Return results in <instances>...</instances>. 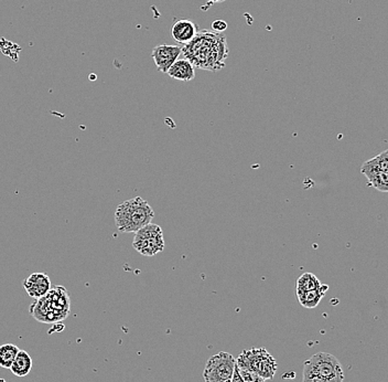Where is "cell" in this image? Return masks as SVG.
Returning a JSON list of instances; mask_svg holds the SVG:
<instances>
[{
	"label": "cell",
	"instance_id": "ac0fdd59",
	"mask_svg": "<svg viewBox=\"0 0 388 382\" xmlns=\"http://www.w3.org/2000/svg\"><path fill=\"white\" fill-rule=\"evenodd\" d=\"M237 366V365H236ZM239 374L244 382H265L264 378L260 377V374L249 370V369L244 368V367L237 366Z\"/></svg>",
	"mask_w": 388,
	"mask_h": 382
},
{
	"label": "cell",
	"instance_id": "9a60e30c",
	"mask_svg": "<svg viewBox=\"0 0 388 382\" xmlns=\"http://www.w3.org/2000/svg\"><path fill=\"white\" fill-rule=\"evenodd\" d=\"M321 285V282L319 281L316 275L310 272L303 273L297 280V294L314 291Z\"/></svg>",
	"mask_w": 388,
	"mask_h": 382
},
{
	"label": "cell",
	"instance_id": "e0dca14e",
	"mask_svg": "<svg viewBox=\"0 0 388 382\" xmlns=\"http://www.w3.org/2000/svg\"><path fill=\"white\" fill-rule=\"evenodd\" d=\"M365 177L369 186L373 187L380 192H388V172H375Z\"/></svg>",
	"mask_w": 388,
	"mask_h": 382
},
{
	"label": "cell",
	"instance_id": "3957f363",
	"mask_svg": "<svg viewBox=\"0 0 388 382\" xmlns=\"http://www.w3.org/2000/svg\"><path fill=\"white\" fill-rule=\"evenodd\" d=\"M155 218L153 208L140 197L126 200L115 211V224L123 233L137 232Z\"/></svg>",
	"mask_w": 388,
	"mask_h": 382
},
{
	"label": "cell",
	"instance_id": "9c48e42d",
	"mask_svg": "<svg viewBox=\"0 0 388 382\" xmlns=\"http://www.w3.org/2000/svg\"><path fill=\"white\" fill-rule=\"evenodd\" d=\"M24 288L30 297L35 299H41L51 290V279L46 273H33L24 281Z\"/></svg>",
	"mask_w": 388,
	"mask_h": 382
},
{
	"label": "cell",
	"instance_id": "8992f818",
	"mask_svg": "<svg viewBox=\"0 0 388 382\" xmlns=\"http://www.w3.org/2000/svg\"><path fill=\"white\" fill-rule=\"evenodd\" d=\"M133 247L138 254L155 256L165 249L164 232L158 224H149L135 232Z\"/></svg>",
	"mask_w": 388,
	"mask_h": 382
},
{
	"label": "cell",
	"instance_id": "ffe728a7",
	"mask_svg": "<svg viewBox=\"0 0 388 382\" xmlns=\"http://www.w3.org/2000/svg\"><path fill=\"white\" fill-rule=\"evenodd\" d=\"M212 29L215 33H224L228 29V22L224 20L217 19L212 24Z\"/></svg>",
	"mask_w": 388,
	"mask_h": 382
},
{
	"label": "cell",
	"instance_id": "277c9868",
	"mask_svg": "<svg viewBox=\"0 0 388 382\" xmlns=\"http://www.w3.org/2000/svg\"><path fill=\"white\" fill-rule=\"evenodd\" d=\"M236 365L260 374L264 379H273L277 372V363L265 348L244 350L236 359Z\"/></svg>",
	"mask_w": 388,
	"mask_h": 382
},
{
	"label": "cell",
	"instance_id": "8fae6325",
	"mask_svg": "<svg viewBox=\"0 0 388 382\" xmlns=\"http://www.w3.org/2000/svg\"><path fill=\"white\" fill-rule=\"evenodd\" d=\"M167 74L178 81L190 82L196 78V67L187 59H178L169 69Z\"/></svg>",
	"mask_w": 388,
	"mask_h": 382
},
{
	"label": "cell",
	"instance_id": "7c38bea8",
	"mask_svg": "<svg viewBox=\"0 0 388 382\" xmlns=\"http://www.w3.org/2000/svg\"><path fill=\"white\" fill-rule=\"evenodd\" d=\"M31 369H33V358H31V356L27 351H24V350H19L14 363L11 365V372L16 377H26L27 374H30Z\"/></svg>",
	"mask_w": 388,
	"mask_h": 382
},
{
	"label": "cell",
	"instance_id": "2e32d148",
	"mask_svg": "<svg viewBox=\"0 0 388 382\" xmlns=\"http://www.w3.org/2000/svg\"><path fill=\"white\" fill-rule=\"evenodd\" d=\"M19 348L14 344H5L0 346V367L3 369H10L14 363Z\"/></svg>",
	"mask_w": 388,
	"mask_h": 382
},
{
	"label": "cell",
	"instance_id": "7a4b0ae2",
	"mask_svg": "<svg viewBox=\"0 0 388 382\" xmlns=\"http://www.w3.org/2000/svg\"><path fill=\"white\" fill-rule=\"evenodd\" d=\"M71 299L65 286H52L49 293L35 299L30 306V314L37 322L44 324L60 323L69 316Z\"/></svg>",
	"mask_w": 388,
	"mask_h": 382
},
{
	"label": "cell",
	"instance_id": "d6986e66",
	"mask_svg": "<svg viewBox=\"0 0 388 382\" xmlns=\"http://www.w3.org/2000/svg\"><path fill=\"white\" fill-rule=\"evenodd\" d=\"M303 382H328L323 378L319 377L317 374L308 372V370H303Z\"/></svg>",
	"mask_w": 388,
	"mask_h": 382
},
{
	"label": "cell",
	"instance_id": "5b68a950",
	"mask_svg": "<svg viewBox=\"0 0 388 382\" xmlns=\"http://www.w3.org/2000/svg\"><path fill=\"white\" fill-rule=\"evenodd\" d=\"M303 370H308L328 382L344 381L342 365L335 356L328 353H318L305 361Z\"/></svg>",
	"mask_w": 388,
	"mask_h": 382
},
{
	"label": "cell",
	"instance_id": "52a82bcc",
	"mask_svg": "<svg viewBox=\"0 0 388 382\" xmlns=\"http://www.w3.org/2000/svg\"><path fill=\"white\" fill-rule=\"evenodd\" d=\"M236 368V359L230 354L221 351L212 356L204 368L205 382H228L233 378Z\"/></svg>",
	"mask_w": 388,
	"mask_h": 382
},
{
	"label": "cell",
	"instance_id": "44dd1931",
	"mask_svg": "<svg viewBox=\"0 0 388 382\" xmlns=\"http://www.w3.org/2000/svg\"><path fill=\"white\" fill-rule=\"evenodd\" d=\"M206 1H208V3H223V1H225V0H206Z\"/></svg>",
	"mask_w": 388,
	"mask_h": 382
},
{
	"label": "cell",
	"instance_id": "5bb4252c",
	"mask_svg": "<svg viewBox=\"0 0 388 382\" xmlns=\"http://www.w3.org/2000/svg\"><path fill=\"white\" fill-rule=\"evenodd\" d=\"M328 290H329V286L321 285L314 291L297 294L298 301H299L301 306L305 307V308H316L320 304L322 297L326 295Z\"/></svg>",
	"mask_w": 388,
	"mask_h": 382
},
{
	"label": "cell",
	"instance_id": "30bf717a",
	"mask_svg": "<svg viewBox=\"0 0 388 382\" xmlns=\"http://www.w3.org/2000/svg\"><path fill=\"white\" fill-rule=\"evenodd\" d=\"M199 33L196 24L187 19H180L174 22L171 28L172 38L180 44H187L196 38Z\"/></svg>",
	"mask_w": 388,
	"mask_h": 382
},
{
	"label": "cell",
	"instance_id": "6da1fadb",
	"mask_svg": "<svg viewBox=\"0 0 388 382\" xmlns=\"http://www.w3.org/2000/svg\"><path fill=\"white\" fill-rule=\"evenodd\" d=\"M228 53L230 50L224 33H215L213 30L199 31L196 38L183 48V57L193 67L212 72L222 70Z\"/></svg>",
	"mask_w": 388,
	"mask_h": 382
},
{
	"label": "cell",
	"instance_id": "4fadbf2b",
	"mask_svg": "<svg viewBox=\"0 0 388 382\" xmlns=\"http://www.w3.org/2000/svg\"><path fill=\"white\" fill-rule=\"evenodd\" d=\"M361 172L364 176L375 172H388V149L362 165Z\"/></svg>",
	"mask_w": 388,
	"mask_h": 382
},
{
	"label": "cell",
	"instance_id": "ba28073f",
	"mask_svg": "<svg viewBox=\"0 0 388 382\" xmlns=\"http://www.w3.org/2000/svg\"><path fill=\"white\" fill-rule=\"evenodd\" d=\"M183 53V48L171 44H160L153 48L151 58L159 72L167 73Z\"/></svg>",
	"mask_w": 388,
	"mask_h": 382
}]
</instances>
